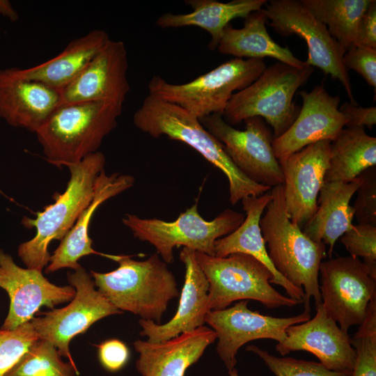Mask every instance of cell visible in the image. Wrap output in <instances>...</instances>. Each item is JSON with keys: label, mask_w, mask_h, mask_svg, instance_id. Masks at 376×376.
Listing matches in <instances>:
<instances>
[{"label": "cell", "mask_w": 376, "mask_h": 376, "mask_svg": "<svg viewBox=\"0 0 376 376\" xmlns=\"http://www.w3.org/2000/svg\"><path fill=\"white\" fill-rule=\"evenodd\" d=\"M133 123L153 138L165 135L187 144L219 169L228 178L229 200L233 205L245 197L259 196L270 189L246 178L233 163L223 144L200 120L175 104L148 93L134 113Z\"/></svg>", "instance_id": "cell-1"}, {"label": "cell", "mask_w": 376, "mask_h": 376, "mask_svg": "<svg viewBox=\"0 0 376 376\" xmlns=\"http://www.w3.org/2000/svg\"><path fill=\"white\" fill-rule=\"evenodd\" d=\"M271 199L259 226L269 257L276 271L304 292V311L310 313V300L322 303L319 268L326 257V246L315 242L292 222L288 214L283 185L273 187Z\"/></svg>", "instance_id": "cell-2"}, {"label": "cell", "mask_w": 376, "mask_h": 376, "mask_svg": "<svg viewBox=\"0 0 376 376\" xmlns=\"http://www.w3.org/2000/svg\"><path fill=\"white\" fill-rule=\"evenodd\" d=\"M117 269L107 273L91 271L97 290L120 311H128L160 324L171 300L180 295L174 274L157 253L137 261L113 255Z\"/></svg>", "instance_id": "cell-3"}, {"label": "cell", "mask_w": 376, "mask_h": 376, "mask_svg": "<svg viewBox=\"0 0 376 376\" xmlns=\"http://www.w3.org/2000/svg\"><path fill=\"white\" fill-rule=\"evenodd\" d=\"M123 105L109 101L60 104L36 133L47 160L66 166L97 152L116 127Z\"/></svg>", "instance_id": "cell-4"}, {"label": "cell", "mask_w": 376, "mask_h": 376, "mask_svg": "<svg viewBox=\"0 0 376 376\" xmlns=\"http://www.w3.org/2000/svg\"><path fill=\"white\" fill-rule=\"evenodd\" d=\"M105 162L104 155L97 151L79 162L67 164L70 176L65 191L53 204L38 212L36 219L23 218L22 223L25 227L36 230L35 236L17 249L18 256L26 267L42 271L48 265L50 242L61 240L90 204L96 180L104 170Z\"/></svg>", "instance_id": "cell-5"}, {"label": "cell", "mask_w": 376, "mask_h": 376, "mask_svg": "<svg viewBox=\"0 0 376 376\" xmlns=\"http://www.w3.org/2000/svg\"><path fill=\"white\" fill-rule=\"evenodd\" d=\"M311 66L299 68L277 61L266 68L249 86L236 92L222 116L230 125L251 117H261L273 129L274 139L290 127L300 109L293 99L313 72Z\"/></svg>", "instance_id": "cell-6"}, {"label": "cell", "mask_w": 376, "mask_h": 376, "mask_svg": "<svg viewBox=\"0 0 376 376\" xmlns=\"http://www.w3.org/2000/svg\"><path fill=\"white\" fill-rule=\"evenodd\" d=\"M266 68L263 59H230L196 79L181 84L154 75L148 93L175 104L199 120L223 114L232 96L252 84Z\"/></svg>", "instance_id": "cell-7"}, {"label": "cell", "mask_w": 376, "mask_h": 376, "mask_svg": "<svg viewBox=\"0 0 376 376\" xmlns=\"http://www.w3.org/2000/svg\"><path fill=\"white\" fill-rule=\"evenodd\" d=\"M196 258L209 283L210 311L226 308L237 300L258 301L268 308L298 304L271 285L272 273L251 256L217 257L196 251Z\"/></svg>", "instance_id": "cell-8"}, {"label": "cell", "mask_w": 376, "mask_h": 376, "mask_svg": "<svg viewBox=\"0 0 376 376\" xmlns=\"http://www.w3.org/2000/svg\"><path fill=\"white\" fill-rule=\"evenodd\" d=\"M197 206L196 201L173 221L127 214L123 223L135 237L154 246L166 263L173 262V249L179 246L214 256L215 241L236 230L245 216L226 209L214 219L207 221L201 216Z\"/></svg>", "instance_id": "cell-9"}, {"label": "cell", "mask_w": 376, "mask_h": 376, "mask_svg": "<svg viewBox=\"0 0 376 376\" xmlns=\"http://www.w3.org/2000/svg\"><path fill=\"white\" fill-rule=\"evenodd\" d=\"M262 11L269 25L283 37L295 34L308 47V66L319 68L325 75L338 79L345 88L350 103L357 105L348 70L343 63L346 51L319 21L298 0H270Z\"/></svg>", "instance_id": "cell-10"}, {"label": "cell", "mask_w": 376, "mask_h": 376, "mask_svg": "<svg viewBox=\"0 0 376 376\" xmlns=\"http://www.w3.org/2000/svg\"><path fill=\"white\" fill-rule=\"evenodd\" d=\"M68 273V281L75 289L70 304L41 313L31 322L39 339L52 343L62 357L76 366L70 350L73 338L100 319L122 311L95 288L91 275L83 267Z\"/></svg>", "instance_id": "cell-11"}, {"label": "cell", "mask_w": 376, "mask_h": 376, "mask_svg": "<svg viewBox=\"0 0 376 376\" xmlns=\"http://www.w3.org/2000/svg\"><path fill=\"white\" fill-rule=\"evenodd\" d=\"M200 122L223 144L233 163L246 178L271 188L283 185L282 169L272 148L273 134L263 118L244 120V130L228 124L221 113L210 115Z\"/></svg>", "instance_id": "cell-12"}, {"label": "cell", "mask_w": 376, "mask_h": 376, "mask_svg": "<svg viewBox=\"0 0 376 376\" xmlns=\"http://www.w3.org/2000/svg\"><path fill=\"white\" fill-rule=\"evenodd\" d=\"M320 292L327 314L344 331L363 321L376 299V277L359 258L340 256L320 265Z\"/></svg>", "instance_id": "cell-13"}, {"label": "cell", "mask_w": 376, "mask_h": 376, "mask_svg": "<svg viewBox=\"0 0 376 376\" xmlns=\"http://www.w3.org/2000/svg\"><path fill=\"white\" fill-rule=\"evenodd\" d=\"M248 300H242L233 306L222 310L210 311L205 318L218 339L217 353L228 370L237 363L236 354L246 343L258 339H272L278 343L286 338V329L294 324L305 322L311 318L310 313L277 318L260 314L250 310Z\"/></svg>", "instance_id": "cell-14"}, {"label": "cell", "mask_w": 376, "mask_h": 376, "mask_svg": "<svg viewBox=\"0 0 376 376\" xmlns=\"http://www.w3.org/2000/svg\"><path fill=\"white\" fill-rule=\"evenodd\" d=\"M0 288L10 299L8 315L0 329L11 330L31 321L42 306L54 308L70 301L75 289L70 285L59 286L51 283L42 271L23 268L12 256L0 249Z\"/></svg>", "instance_id": "cell-15"}, {"label": "cell", "mask_w": 376, "mask_h": 376, "mask_svg": "<svg viewBox=\"0 0 376 376\" xmlns=\"http://www.w3.org/2000/svg\"><path fill=\"white\" fill-rule=\"evenodd\" d=\"M302 107L290 127L272 141L279 162L313 143L334 141L345 127L346 120L339 110L340 98L330 95L323 85L311 91H301Z\"/></svg>", "instance_id": "cell-16"}, {"label": "cell", "mask_w": 376, "mask_h": 376, "mask_svg": "<svg viewBox=\"0 0 376 376\" xmlns=\"http://www.w3.org/2000/svg\"><path fill=\"white\" fill-rule=\"evenodd\" d=\"M331 143L328 140L313 143L279 162L286 210L292 221L301 228L317 210L329 166Z\"/></svg>", "instance_id": "cell-17"}, {"label": "cell", "mask_w": 376, "mask_h": 376, "mask_svg": "<svg viewBox=\"0 0 376 376\" xmlns=\"http://www.w3.org/2000/svg\"><path fill=\"white\" fill-rule=\"evenodd\" d=\"M127 69L125 43L110 39L83 70L61 90V104L109 101L123 104L130 91Z\"/></svg>", "instance_id": "cell-18"}, {"label": "cell", "mask_w": 376, "mask_h": 376, "mask_svg": "<svg viewBox=\"0 0 376 376\" xmlns=\"http://www.w3.org/2000/svg\"><path fill=\"white\" fill-rule=\"evenodd\" d=\"M315 309L313 318L286 329V338L277 343L276 352L285 356L294 351H307L329 370L352 372L356 354L347 331L327 314L322 303Z\"/></svg>", "instance_id": "cell-19"}, {"label": "cell", "mask_w": 376, "mask_h": 376, "mask_svg": "<svg viewBox=\"0 0 376 376\" xmlns=\"http://www.w3.org/2000/svg\"><path fill=\"white\" fill-rule=\"evenodd\" d=\"M61 104V90L0 69V118L8 125L36 133Z\"/></svg>", "instance_id": "cell-20"}, {"label": "cell", "mask_w": 376, "mask_h": 376, "mask_svg": "<svg viewBox=\"0 0 376 376\" xmlns=\"http://www.w3.org/2000/svg\"><path fill=\"white\" fill-rule=\"evenodd\" d=\"M180 260L185 267L183 288L180 295L175 314L166 324L140 319V336H146L150 343L169 340L181 334L190 332L203 326L208 307L209 283L197 262L196 251L183 247Z\"/></svg>", "instance_id": "cell-21"}, {"label": "cell", "mask_w": 376, "mask_h": 376, "mask_svg": "<svg viewBox=\"0 0 376 376\" xmlns=\"http://www.w3.org/2000/svg\"><path fill=\"white\" fill-rule=\"evenodd\" d=\"M216 339L212 329L202 326L159 343L136 340L134 347L139 357L136 368L143 376H184Z\"/></svg>", "instance_id": "cell-22"}, {"label": "cell", "mask_w": 376, "mask_h": 376, "mask_svg": "<svg viewBox=\"0 0 376 376\" xmlns=\"http://www.w3.org/2000/svg\"><path fill=\"white\" fill-rule=\"evenodd\" d=\"M132 175L118 173L107 175L103 170L97 176L95 194L90 204L81 212L74 226L61 240L59 246L51 255L46 273H53L63 268L73 270L81 267L79 260L91 254L112 259L113 255L96 251L88 235L91 219L97 207L107 200L118 195L134 185Z\"/></svg>", "instance_id": "cell-23"}, {"label": "cell", "mask_w": 376, "mask_h": 376, "mask_svg": "<svg viewBox=\"0 0 376 376\" xmlns=\"http://www.w3.org/2000/svg\"><path fill=\"white\" fill-rule=\"evenodd\" d=\"M270 199V194L265 193L242 200L246 213L244 220L233 233L215 241L214 256L226 257L234 253L251 256L270 270L274 276L272 283L283 288L288 297L298 304H304V290L292 284L276 271L269 257L261 233L259 221Z\"/></svg>", "instance_id": "cell-24"}, {"label": "cell", "mask_w": 376, "mask_h": 376, "mask_svg": "<svg viewBox=\"0 0 376 376\" xmlns=\"http://www.w3.org/2000/svg\"><path fill=\"white\" fill-rule=\"evenodd\" d=\"M361 181L359 175L349 182H324L318 198L317 210L302 228L311 240L329 246V257L337 240L354 225V211L350 201Z\"/></svg>", "instance_id": "cell-25"}, {"label": "cell", "mask_w": 376, "mask_h": 376, "mask_svg": "<svg viewBox=\"0 0 376 376\" xmlns=\"http://www.w3.org/2000/svg\"><path fill=\"white\" fill-rule=\"evenodd\" d=\"M109 40L105 31L95 29L72 40L59 54L46 62L29 68H12L20 77L61 90L83 70Z\"/></svg>", "instance_id": "cell-26"}, {"label": "cell", "mask_w": 376, "mask_h": 376, "mask_svg": "<svg viewBox=\"0 0 376 376\" xmlns=\"http://www.w3.org/2000/svg\"><path fill=\"white\" fill-rule=\"evenodd\" d=\"M267 0H233L220 2L216 0H185L191 8L188 13H166L160 15L155 24L161 29L197 26L206 31L211 38L210 50L217 48L224 28L233 19L246 17L251 13L260 10Z\"/></svg>", "instance_id": "cell-27"}, {"label": "cell", "mask_w": 376, "mask_h": 376, "mask_svg": "<svg viewBox=\"0 0 376 376\" xmlns=\"http://www.w3.org/2000/svg\"><path fill=\"white\" fill-rule=\"evenodd\" d=\"M267 19L262 10L251 13L244 18L243 27L236 29L230 24L221 34L217 50L237 58L271 57L290 65L303 68L305 61L294 56L288 47L277 44L266 29Z\"/></svg>", "instance_id": "cell-28"}, {"label": "cell", "mask_w": 376, "mask_h": 376, "mask_svg": "<svg viewBox=\"0 0 376 376\" xmlns=\"http://www.w3.org/2000/svg\"><path fill=\"white\" fill-rule=\"evenodd\" d=\"M375 164L376 138L363 127L343 128L331 143L324 182H351Z\"/></svg>", "instance_id": "cell-29"}, {"label": "cell", "mask_w": 376, "mask_h": 376, "mask_svg": "<svg viewBox=\"0 0 376 376\" xmlns=\"http://www.w3.org/2000/svg\"><path fill=\"white\" fill-rule=\"evenodd\" d=\"M372 0H301L345 51L354 45L360 20Z\"/></svg>", "instance_id": "cell-30"}, {"label": "cell", "mask_w": 376, "mask_h": 376, "mask_svg": "<svg viewBox=\"0 0 376 376\" xmlns=\"http://www.w3.org/2000/svg\"><path fill=\"white\" fill-rule=\"evenodd\" d=\"M77 366L65 362L50 342L38 339L4 376H76Z\"/></svg>", "instance_id": "cell-31"}, {"label": "cell", "mask_w": 376, "mask_h": 376, "mask_svg": "<svg viewBox=\"0 0 376 376\" xmlns=\"http://www.w3.org/2000/svg\"><path fill=\"white\" fill-rule=\"evenodd\" d=\"M350 342L356 354L352 376H376V299Z\"/></svg>", "instance_id": "cell-32"}, {"label": "cell", "mask_w": 376, "mask_h": 376, "mask_svg": "<svg viewBox=\"0 0 376 376\" xmlns=\"http://www.w3.org/2000/svg\"><path fill=\"white\" fill-rule=\"evenodd\" d=\"M246 350L257 354L276 376H352V372L331 370L320 362L278 357L256 345H248Z\"/></svg>", "instance_id": "cell-33"}, {"label": "cell", "mask_w": 376, "mask_h": 376, "mask_svg": "<svg viewBox=\"0 0 376 376\" xmlns=\"http://www.w3.org/2000/svg\"><path fill=\"white\" fill-rule=\"evenodd\" d=\"M38 339L31 321L11 330L0 329V376H4Z\"/></svg>", "instance_id": "cell-34"}, {"label": "cell", "mask_w": 376, "mask_h": 376, "mask_svg": "<svg viewBox=\"0 0 376 376\" xmlns=\"http://www.w3.org/2000/svg\"><path fill=\"white\" fill-rule=\"evenodd\" d=\"M351 256L361 257L370 274L376 277V226L359 224L340 237Z\"/></svg>", "instance_id": "cell-35"}, {"label": "cell", "mask_w": 376, "mask_h": 376, "mask_svg": "<svg viewBox=\"0 0 376 376\" xmlns=\"http://www.w3.org/2000/svg\"><path fill=\"white\" fill-rule=\"evenodd\" d=\"M362 181L357 190V196L352 206L359 224L376 226V169L365 170L360 175Z\"/></svg>", "instance_id": "cell-36"}, {"label": "cell", "mask_w": 376, "mask_h": 376, "mask_svg": "<svg viewBox=\"0 0 376 376\" xmlns=\"http://www.w3.org/2000/svg\"><path fill=\"white\" fill-rule=\"evenodd\" d=\"M345 68L358 72L376 91V49L353 45L344 54Z\"/></svg>", "instance_id": "cell-37"}, {"label": "cell", "mask_w": 376, "mask_h": 376, "mask_svg": "<svg viewBox=\"0 0 376 376\" xmlns=\"http://www.w3.org/2000/svg\"><path fill=\"white\" fill-rule=\"evenodd\" d=\"M129 357L127 346L118 339H109L98 345L100 362L108 371L120 370L127 363Z\"/></svg>", "instance_id": "cell-38"}, {"label": "cell", "mask_w": 376, "mask_h": 376, "mask_svg": "<svg viewBox=\"0 0 376 376\" xmlns=\"http://www.w3.org/2000/svg\"><path fill=\"white\" fill-rule=\"evenodd\" d=\"M339 110L346 120L345 127H367L371 129L376 124V107H362L350 102L340 105Z\"/></svg>", "instance_id": "cell-39"}, {"label": "cell", "mask_w": 376, "mask_h": 376, "mask_svg": "<svg viewBox=\"0 0 376 376\" xmlns=\"http://www.w3.org/2000/svg\"><path fill=\"white\" fill-rule=\"evenodd\" d=\"M354 45L376 49L375 0H372L360 20Z\"/></svg>", "instance_id": "cell-40"}, {"label": "cell", "mask_w": 376, "mask_h": 376, "mask_svg": "<svg viewBox=\"0 0 376 376\" xmlns=\"http://www.w3.org/2000/svg\"><path fill=\"white\" fill-rule=\"evenodd\" d=\"M0 14L12 22L18 19L19 15L8 0H0Z\"/></svg>", "instance_id": "cell-41"}, {"label": "cell", "mask_w": 376, "mask_h": 376, "mask_svg": "<svg viewBox=\"0 0 376 376\" xmlns=\"http://www.w3.org/2000/svg\"><path fill=\"white\" fill-rule=\"evenodd\" d=\"M229 376H240L237 370L234 368L233 369L228 371Z\"/></svg>", "instance_id": "cell-42"}]
</instances>
